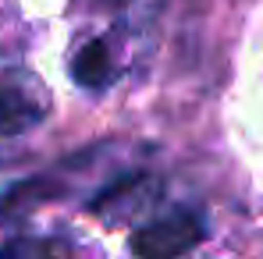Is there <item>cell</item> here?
<instances>
[{
	"mask_svg": "<svg viewBox=\"0 0 263 259\" xmlns=\"http://www.w3.org/2000/svg\"><path fill=\"white\" fill-rule=\"evenodd\" d=\"M203 234H206L203 220L196 213H178V216L139 227L128 245H132V252L142 259H171V256H181V252L196 249Z\"/></svg>",
	"mask_w": 263,
	"mask_h": 259,
	"instance_id": "cell-1",
	"label": "cell"
},
{
	"mask_svg": "<svg viewBox=\"0 0 263 259\" xmlns=\"http://www.w3.org/2000/svg\"><path fill=\"white\" fill-rule=\"evenodd\" d=\"M43 121V103L29 89H18L14 78H0V135H22Z\"/></svg>",
	"mask_w": 263,
	"mask_h": 259,
	"instance_id": "cell-2",
	"label": "cell"
},
{
	"mask_svg": "<svg viewBox=\"0 0 263 259\" xmlns=\"http://www.w3.org/2000/svg\"><path fill=\"white\" fill-rule=\"evenodd\" d=\"M71 75L75 82L86 89H103L110 82V53H107V43L103 39H89L79 53H75V64H71Z\"/></svg>",
	"mask_w": 263,
	"mask_h": 259,
	"instance_id": "cell-3",
	"label": "cell"
},
{
	"mask_svg": "<svg viewBox=\"0 0 263 259\" xmlns=\"http://www.w3.org/2000/svg\"><path fill=\"white\" fill-rule=\"evenodd\" d=\"M53 195H61V185H50L43 177L18 181L14 188H7L0 195V216H11V213H18V210H25V206H36L40 199H53Z\"/></svg>",
	"mask_w": 263,
	"mask_h": 259,
	"instance_id": "cell-4",
	"label": "cell"
},
{
	"mask_svg": "<svg viewBox=\"0 0 263 259\" xmlns=\"http://www.w3.org/2000/svg\"><path fill=\"white\" fill-rule=\"evenodd\" d=\"M107 4H125V0H107Z\"/></svg>",
	"mask_w": 263,
	"mask_h": 259,
	"instance_id": "cell-5",
	"label": "cell"
}]
</instances>
